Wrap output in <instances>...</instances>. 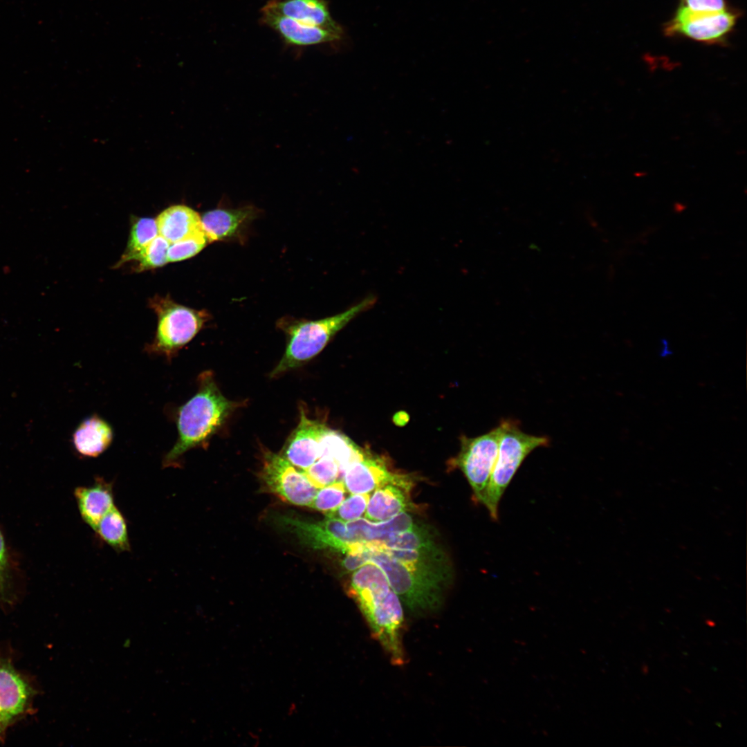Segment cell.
I'll use <instances>...</instances> for the list:
<instances>
[{
  "label": "cell",
  "mask_w": 747,
  "mask_h": 747,
  "mask_svg": "<svg viewBox=\"0 0 747 747\" xmlns=\"http://www.w3.org/2000/svg\"><path fill=\"white\" fill-rule=\"evenodd\" d=\"M158 234L170 243L183 239L202 229L201 216L185 205H172L156 219Z\"/></svg>",
  "instance_id": "obj_21"
},
{
  "label": "cell",
  "mask_w": 747,
  "mask_h": 747,
  "mask_svg": "<svg viewBox=\"0 0 747 747\" xmlns=\"http://www.w3.org/2000/svg\"><path fill=\"white\" fill-rule=\"evenodd\" d=\"M397 474L388 469L382 459L363 452L344 468L343 482L351 494H365L392 481Z\"/></svg>",
  "instance_id": "obj_15"
},
{
  "label": "cell",
  "mask_w": 747,
  "mask_h": 747,
  "mask_svg": "<svg viewBox=\"0 0 747 747\" xmlns=\"http://www.w3.org/2000/svg\"><path fill=\"white\" fill-rule=\"evenodd\" d=\"M357 554L361 566L373 563L380 568L403 605L414 616L430 614L441 607L452 570L436 542L417 549L363 546Z\"/></svg>",
  "instance_id": "obj_1"
},
{
  "label": "cell",
  "mask_w": 747,
  "mask_h": 747,
  "mask_svg": "<svg viewBox=\"0 0 747 747\" xmlns=\"http://www.w3.org/2000/svg\"><path fill=\"white\" fill-rule=\"evenodd\" d=\"M679 6L694 12H721L730 8L726 0H680Z\"/></svg>",
  "instance_id": "obj_30"
},
{
  "label": "cell",
  "mask_w": 747,
  "mask_h": 747,
  "mask_svg": "<svg viewBox=\"0 0 747 747\" xmlns=\"http://www.w3.org/2000/svg\"><path fill=\"white\" fill-rule=\"evenodd\" d=\"M642 672L644 674H647L648 672V667L646 665H643L642 666Z\"/></svg>",
  "instance_id": "obj_34"
},
{
  "label": "cell",
  "mask_w": 747,
  "mask_h": 747,
  "mask_svg": "<svg viewBox=\"0 0 747 747\" xmlns=\"http://www.w3.org/2000/svg\"><path fill=\"white\" fill-rule=\"evenodd\" d=\"M113 431L111 425L96 414L83 420L73 434V444L78 454L97 457L111 445Z\"/></svg>",
  "instance_id": "obj_19"
},
{
  "label": "cell",
  "mask_w": 747,
  "mask_h": 747,
  "mask_svg": "<svg viewBox=\"0 0 747 747\" xmlns=\"http://www.w3.org/2000/svg\"><path fill=\"white\" fill-rule=\"evenodd\" d=\"M199 384L195 395L176 412L177 440L163 458L164 468L177 467L183 455L204 444L238 405L222 394L210 371L199 376Z\"/></svg>",
  "instance_id": "obj_3"
},
{
  "label": "cell",
  "mask_w": 747,
  "mask_h": 747,
  "mask_svg": "<svg viewBox=\"0 0 747 747\" xmlns=\"http://www.w3.org/2000/svg\"><path fill=\"white\" fill-rule=\"evenodd\" d=\"M261 21L292 45L310 46L338 40L342 35L297 21L278 13L268 3L261 10Z\"/></svg>",
  "instance_id": "obj_16"
},
{
  "label": "cell",
  "mask_w": 747,
  "mask_h": 747,
  "mask_svg": "<svg viewBox=\"0 0 747 747\" xmlns=\"http://www.w3.org/2000/svg\"><path fill=\"white\" fill-rule=\"evenodd\" d=\"M37 690L12 658L0 652V724L8 728L33 712Z\"/></svg>",
  "instance_id": "obj_10"
},
{
  "label": "cell",
  "mask_w": 747,
  "mask_h": 747,
  "mask_svg": "<svg viewBox=\"0 0 747 747\" xmlns=\"http://www.w3.org/2000/svg\"><path fill=\"white\" fill-rule=\"evenodd\" d=\"M326 428L322 423L309 419L301 410L299 423L281 454L296 468L306 470L320 457V439Z\"/></svg>",
  "instance_id": "obj_12"
},
{
  "label": "cell",
  "mask_w": 747,
  "mask_h": 747,
  "mask_svg": "<svg viewBox=\"0 0 747 747\" xmlns=\"http://www.w3.org/2000/svg\"><path fill=\"white\" fill-rule=\"evenodd\" d=\"M94 532L102 542L118 553L131 548L127 520L116 506L100 519Z\"/></svg>",
  "instance_id": "obj_22"
},
{
  "label": "cell",
  "mask_w": 747,
  "mask_h": 747,
  "mask_svg": "<svg viewBox=\"0 0 747 747\" xmlns=\"http://www.w3.org/2000/svg\"><path fill=\"white\" fill-rule=\"evenodd\" d=\"M312 485L321 488L336 481L342 473L338 462L331 456H322L302 471Z\"/></svg>",
  "instance_id": "obj_25"
},
{
  "label": "cell",
  "mask_w": 747,
  "mask_h": 747,
  "mask_svg": "<svg viewBox=\"0 0 747 747\" xmlns=\"http://www.w3.org/2000/svg\"><path fill=\"white\" fill-rule=\"evenodd\" d=\"M739 16V11L731 8L721 12H694L679 5L663 32L668 37L725 45Z\"/></svg>",
  "instance_id": "obj_8"
},
{
  "label": "cell",
  "mask_w": 747,
  "mask_h": 747,
  "mask_svg": "<svg viewBox=\"0 0 747 747\" xmlns=\"http://www.w3.org/2000/svg\"><path fill=\"white\" fill-rule=\"evenodd\" d=\"M499 426L497 457L483 504L494 521L498 519L500 500L524 461L533 450L548 447L551 443L546 436L525 433L519 422L513 419H503Z\"/></svg>",
  "instance_id": "obj_5"
},
{
  "label": "cell",
  "mask_w": 747,
  "mask_h": 747,
  "mask_svg": "<svg viewBox=\"0 0 747 747\" xmlns=\"http://www.w3.org/2000/svg\"><path fill=\"white\" fill-rule=\"evenodd\" d=\"M268 3L282 15L342 35V28L332 19L324 0H275Z\"/></svg>",
  "instance_id": "obj_18"
},
{
  "label": "cell",
  "mask_w": 747,
  "mask_h": 747,
  "mask_svg": "<svg viewBox=\"0 0 747 747\" xmlns=\"http://www.w3.org/2000/svg\"><path fill=\"white\" fill-rule=\"evenodd\" d=\"M376 300L375 295H369L340 313L317 320L282 318L278 326L286 333L287 344L270 376L298 367L317 356L338 331L358 315L371 308Z\"/></svg>",
  "instance_id": "obj_4"
},
{
  "label": "cell",
  "mask_w": 747,
  "mask_h": 747,
  "mask_svg": "<svg viewBox=\"0 0 747 747\" xmlns=\"http://www.w3.org/2000/svg\"><path fill=\"white\" fill-rule=\"evenodd\" d=\"M409 477L398 474L389 483L374 490L369 497L365 518L380 522L389 520L409 507Z\"/></svg>",
  "instance_id": "obj_14"
},
{
  "label": "cell",
  "mask_w": 747,
  "mask_h": 747,
  "mask_svg": "<svg viewBox=\"0 0 747 747\" xmlns=\"http://www.w3.org/2000/svg\"><path fill=\"white\" fill-rule=\"evenodd\" d=\"M661 348H662L661 351L659 353V354H660V356L661 357L665 358V357L672 354V351H671L670 349H669L668 344L665 341V340H663L662 347Z\"/></svg>",
  "instance_id": "obj_32"
},
{
  "label": "cell",
  "mask_w": 747,
  "mask_h": 747,
  "mask_svg": "<svg viewBox=\"0 0 747 747\" xmlns=\"http://www.w3.org/2000/svg\"><path fill=\"white\" fill-rule=\"evenodd\" d=\"M74 497L82 521L93 531L115 506L113 483L100 477L91 486L75 488Z\"/></svg>",
  "instance_id": "obj_17"
},
{
  "label": "cell",
  "mask_w": 747,
  "mask_h": 747,
  "mask_svg": "<svg viewBox=\"0 0 747 747\" xmlns=\"http://www.w3.org/2000/svg\"><path fill=\"white\" fill-rule=\"evenodd\" d=\"M259 212L253 205L234 209L216 208L201 216V227L209 243L242 239Z\"/></svg>",
  "instance_id": "obj_13"
},
{
  "label": "cell",
  "mask_w": 747,
  "mask_h": 747,
  "mask_svg": "<svg viewBox=\"0 0 747 747\" xmlns=\"http://www.w3.org/2000/svg\"><path fill=\"white\" fill-rule=\"evenodd\" d=\"M436 543L432 528L425 524H417L407 531L391 535L388 539L367 543L365 546L373 548L393 549H417Z\"/></svg>",
  "instance_id": "obj_24"
},
{
  "label": "cell",
  "mask_w": 747,
  "mask_h": 747,
  "mask_svg": "<svg viewBox=\"0 0 747 747\" xmlns=\"http://www.w3.org/2000/svg\"><path fill=\"white\" fill-rule=\"evenodd\" d=\"M706 622L710 627H714L715 626V622L714 621L711 620H707Z\"/></svg>",
  "instance_id": "obj_33"
},
{
  "label": "cell",
  "mask_w": 747,
  "mask_h": 747,
  "mask_svg": "<svg viewBox=\"0 0 747 747\" xmlns=\"http://www.w3.org/2000/svg\"><path fill=\"white\" fill-rule=\"evenodd\" d=\"M151 306L158 316L155 337L147 347L151 354L171 360L190 342L208 320L205 311L176 304L166 297H155Z\"/></svg>",
  "instance_id": "obj_6"
},
{
  "label": "cell",
  "mask_w": 747,
  "mask_h": 747,
  "mask_svg": "<svg viewBox=\"0 0 747 747\" xmlns=\"http://www.w3.org/2000/svg\"><path fill=\"white\" fill-rule=\"evenodd\" d=\"M209 241L203 229L192 235L169 244L168 262H176L191 258L201 251Z\"/></svg>",
  "instance_id": "obj_28"
},
{
  "label": "cell",
  "mask_w": 747,
  "mask_h": 747,
  "mask_svg": "<svg viewBox=\"0 0 747 747\" xmlns=\"http://www.w3.org/2000/svg\"><path fill=\"white\" fill-rule=\"evenodd\" d=\"M158 235L156 219L136 218L132 222L127 248L116 267L136 261L140 252Z\"/></svg>",
  "instance_id": "obj_23"
},
{
  "label": "cell",
  "mask_w": 747,
  "mask_h": 747,
  "mask_svg": "<svg viewBox=\"0 0 747 747\" xmlns=\"http://www.w3.org/2000/svg\"><path fill=\"white\" fill-rule=\"evenodd\" d=\"M346 490L343 481H335L319 488L309 507L326 515L344 500Z\"/></svg>",
  "instance_id": "obj_27"
},
{
  "label": "cell",
  "mask_w": 747,
  "mask_h": 747,
  "mask_svg": "<svg viewBox=\"0 0 747 747\" xmlns=\"http://www.w3.org/2000/svg\"><path fill=\"white\" fill-rule=\"evenodd\" d=\"M347 592L362 614L372 637L379 643L391 663H405L403 635V604L379 566L367 563L353 573Z\"/></svg>",
  "instance_id": "obj_2"
},
{
  "label": "cell",
  "mask_w": 747,
  "mask_h": 747,
  "mask_svg": "<svg viewBox=\"0 0 747 747\" xmlns=\"http://www.w3.org/2000/svg\"><path fill=\"white\" fill-rule=\"evenodd\" d=\"M260 477L266 488L285 502L308 506L319 488L281 454L264 453Z\"/></svg>",
  "instance_id": "obj_9"
},
{
  "label": "cell",
  "mask_w": 747,
  "mask_h": 747,
  "mask_svg": "<svg viewBox=\"0 0 747 747\" xmlns=\"http://www.w3.org/2000/svg\"><path fill=\"white\" fill-rule=\"evenodd\" d=\"M279 520L282 525L288 527L304 542L315 548H331L347 553L355 548L346 522L337 518L326 517L316 522L287 517H282Z\"/></svg>",
  "instance_id": "obj_11"
},
{
  "label": "cell",
  "mask_w": 747,
  "mask_h": 747,
  "mask_svg": "<svg viewBox=\"0 0 747 747\" xmlns=\"http://www.w3.org/2000/svg\"><path fill=\"white\" fill-rule=\"evenodd\" d=\"M500 433L499 425L476 437L461 436V450L452 460L468 481L475 501L483 505L497 457Z\"/></svg>",
  "instance_id": "obj_7"
},
{
  "label": "cell",
  "mask_w": 747,
  "mask_h": 747,
  "mask_svg": "<svg viewBox=\"0 0 747 747\" xmlns=\"http://www.w3.org/2000/svg\"><path fill=\"white\" fill-rule=\"evenodd\" d=\"M8 560L3 535L0 531V602H10L8 581Z\"/></svg>",
  "instance_id": "obj_31"
},
{
  "label": "cell",
  "mask_w": 747,
  "mask_h": 747,
  "mask_svg": "<svg viewBox=\"0 0 747 747\" xmlns=\"http://www.w3.org/2000/svg\"><path fill=\"white\" fill-rule=\"evenodd\" d=\"M346 524L353 544L365 545L384 541L391 535L412 528L416 523L405 511L385 522H374L366 518H359Z\"/></svg>",
  "instance_id": "obj_20"
},
{
  "label": "cell",
  "mask_w": 747,
  "mask_h": 747,
  "mask_svg": "<svg viewBox=\"0 0 747 747\" xmlns=\"http://www.w3.org/2000/svg\"><path fill=\"white\" fill-rule=\"evenodd\" d=\"M170 243L158 234L140 252L136 261V271H145L164 266L168 262L167 252Z\"/></svg>",
  "instance_id": "obj_26"
},
{
  "label": "cell",
  "mask_w": 747,
  "mask_h": 747,
  "mask_svg": "<svg viewBox=\"0 0 747 747\" xmlns=\"http://www.w3.org/2000/svg\"><path fill=\"white\" fill-rule=\"evenodd\" d=\"M369 493L352 494L333 512L326 517L337 518L343 522L356 520L366 511L369 500Z\"/></svg>",
  "instance_id": "obj_29"
}]
</instances>
